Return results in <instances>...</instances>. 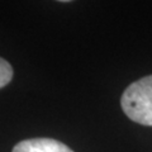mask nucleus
Listing matches in <instances>:
<instances>
[{
    "label": "nucleus",
    "instance_id": "1",
    "mask_svg": "<svg viewBox=\"0 0 152 152\" xmlns=\"http://www.w3.org/2000/svg\"><path fill=\"white\" fill-rule=\"evenodd\" d=\"M121 105L131 121L152 127V75L132 83L122 95Z\"/></svg>",
    "mask_w": 152,
    "mask_h": 152
},
{
    "label": "nucleus",
    "instance_id": "2",
    "mask_svg": "<svg viewBox=\"0 0 152 152\" xmlns=\"http://www.w3.org/2000/svg\"><path fill=\"white\" fill-rule=\"evenodd\" d=\"M13 152H74L62 142L52 138H32L19 142Z\"/></svg>",
    "mask_w": 152,
    "mask_h": 152
},
{
    "label": "nucleus",
    "instance_id": "3",
    "mask_svg": "<svg viewBox=\"0 0 152 152\" xmlns=\"http://www.w3.org/2000/svg\"><path fill=\"white\" fill-rule=\"evenodd\" d=\"M13 79V67L10 64L7 62L0 57V89L7 86Z\"/></svg>",
    "mask_w": 152,
    "mask_h": 152
},
{
    "label": "nucleus",
    "instance_id": "4",
    "mask_svg": "<svg viewBox=\"0 0 152 152\" xmlns=\"http://www.w3.org/2000/svg\"><path fill=\"white\" fill-rule=\"evenodd\" d=\"M58 1H71V0H58Z\"/></svg>",
    "mask_w": 152,
    "mask_h": 152
}]
</instances>
